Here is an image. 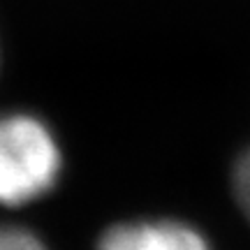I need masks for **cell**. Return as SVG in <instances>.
<instances>
[{
	"mask_svg": "<svg viewBox=\"0 0 250 250\" xmlns=\"http://www.w3.org/2000/svg\"><path fill=\"white\" fill-rule=\"evenodd\" d=\"M98 250H211L195 227L181 220H127L100 236Z\"/></svg>",
	"mask_w": 250,
	"mask_h": 250,
	"instance_id": "7a4b0ae2",
	"label": "cell"
},
{
	"mask_svg": "<svg viewBox=\"0 0 250 250\" xmlns=\"http://www.w3.org/2000/svg\"><path fill=\"white\" fill-rule=\"evenodd\" d=\"M232 188H234V195H236V202L241 206L243 215L250 220V148L239 158L236 167H234Z\"/></svg>",
	"mask_w": 250,
	"mask_h": 250,
	"instance_id": "277c9868",
	"label": "cell"
},
{
	"mask_svg": "<svg viewBox=\"0 0 250 250\" xmlns=\"http://www.w3.org/2000/svg\"><path fill=\"white\" fill-rule=\"evenodd\" d=\"M0 250H49L46 243L30 229L17 225H0Z\"/></svg>",
	"mask_w": 250,
	"mask_h": 250,
	"instance_id": "3957f363",
	"label": "cell"
},
{
	"mask_svg": "<svg viewBox=\"0 0 250 250\" xmlns=\"http://www.w3.org/2000/svg\"><path fill=\"white\" fill-rule=\"evenodd\" d=\"M62 169L49 125L30 114L0 116V204L26 206L49 195Z\"/></svg>",
	"mask_w": 250,
	"mask_h": 250,
	"instance_id": "6da1fadb",
	"label": "cell"
}]
</instances>
